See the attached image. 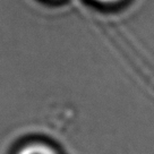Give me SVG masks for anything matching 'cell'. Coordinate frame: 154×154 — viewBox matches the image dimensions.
Listing matches in <instances>:
<instances>
[{
  "label": "cell",
  "instance_id": "cell-1",
  "mask_svg": "<svg viewBox=\"0 0 154 154\" xmlns=\"http://www.w3.org/2000/svg\"><path fill=\"white\" fill-rule=\"evenodd\" d=\"M16 154H60L52 145L44 142H31L19 147Z\"/></svg>",
  "mask_w": 154,
  "mask_h": 154
},
{
  "label": "cell",
  "instance_id": "cell-2",
  "mask_svg": "<svg viewBox=\"0 0 154 154\" xmlns=\"http://www.w3.org/2000/svg\"><path fill=\"white\" fill-rule=\"evenodd\" d=\"M94 4L102 7H117V6H120L122 4H125L127 0H91Z\"/></svg>",
  "mask_w": 154,
  "mask_h": 154
}]
</instances>
